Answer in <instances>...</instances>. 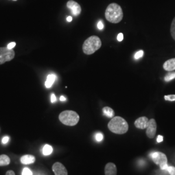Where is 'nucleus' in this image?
I'll return each instance as SVG.
<instances>
[{
  "label": "nucleus",
  "instance_id": "obj_23",
  "mask_svg": "<svg viewBox=\"0 0 175 175\" xmlns=\"http://www.w3.org/2000/svg\"><path fill=\"white\" fill-rule=\"evenodd\" d=\"M143 54H144V52H143V50H140V51H138L137 52H136V54H135V58L136 59H139V58H141L142 57H143Z\"/></svg>",
  "mask_w": 175,
  "mask_h": 175
},
{
  "label": "nucleus",
  "instance_id": "obj_12",
  "mask_svg": "<svg viewBox=\"0 0 175 175\" xmlns=\"http://www.w3.org/2000/svg\"><path fill=\"white\" fill-rule=\"evenodd\" d=\"M36 161L35 156L32 154H26L20 158V162L23 165L32 164Z\"/></svg>",
  "mask_w": 175,
  "mask_h": 175
},
{
  "label": "nucleus",
  "instance_id": "obj_2",
  "mask_svg": "<svg viewBox=\"0 0 175 175\" xmlns=\"http://www.w3.org/2000/svg\"><path fill=\"white\" fill-rule=\"evenodd\" d=\"M108 127L114 134H123L127 132L129 124L124 118L116 116L112 118L108 124Z\"/></svg>",
  "mask_w": 175,
  "mask_h": 175
},
{
  "label": "nucleus",
  "instance_id": "obj_17",
  "mask_svg": "<svg viewBox=\"0 0 175 175\" xmlns=\"http://www.w3.org/2000/svg\"><path fill=\"white\" fill-rule=\"evenodd\" d=\"M53 147L50 145H45L43 147V150H42V153L44 156H49L53 153Z\"/></svg>",
  "mask_w": 175,
  "mask_h": 175
},
{
  "label": "nucleus",
  "instance_id": "obj_22",
  "mask_svg": "<svg viewBox=\"0 0 175 175\" xmlns=\"http://www.w3.org/2000/svg\"><path fill=\"white\" fill-rule=\"evenodd\" d=\"M164 99L168 101H175V95H165Z\"/></svg>",
  "mask_w": 175,
  "mask_h": 175
},
{
  "label": "nucleus",
  "instance_id": "obj_21",
  "mask_svg": "<svg viewBox=\"0 0 175 175\" xmlns=\"http://www.w3.org/2000/svg\"><path fill=\"white\" fill-rule=\"evenodd\" d=\"M22 175H33V172L30 170L29 168L25 167V168H23V169L22 171Z\"/></svg>",
  "mask_w": 175,
  "mask_h": 175
},
{
  "label": "nucleus",
  "instance_id": "obj_29",
  "mask_svg": "<svg viewBox=\"0 0 175 175\" xmlns=\"http://www.w3.org/2000/svg\"><path fill=\"white\" fill-rule=\"evenodd\" d=\"M56 101H57V97H56V96H55V95L54 94V93H52L51 94V102H56Z\"/></svg>",
  "mask_w": 175,
  "mask_h": 175
},
{
  "label": "nucleus",
  "instance_id": "obj_27",
  "mask_svg": "<svg viewBox=\"0 0 175 175\" xmlns=\"http://www.w3.org/2000/svg\"><path fill=\"white\" fill-rule=\"evenodd\" d=\"M97 27H98V29H100V30H102V29L104 28V24H103V23L102 22V21H99V22H98V23H97Z\"/></svg>",
  "mask_w": 175,
  "mask_h": 175
},
{
  "label": "nucleus",
  "instance_id": "obj_11",
  "mask_svg": "<svg viewBox=\"0 0 175 175\" xmlns=\"http://www.w3.org/2000/svg\"><path fill=\"white\" fill-rule=\"evenodd\" d=\"M105 175H117V167L113 163H108L105 168Z\"/></svg>",
  "mask_w": 175,
  "mask_h": 175
},
{
  "label": "nucleus",
  "instance_id": "obj_9",
  "mask_svg": "<svg viewBox=\"0 0 175 175\" xmlns=\"http://www.w3.org/2000/svg\"><path fill=\"white\" fill-rule=\"evenodd\" d=\"M55 175H68V171L65 166L60 162H56L52 166Z\"/></svg>",
  "mask_w": 175,
  "mask_h": 175
},
{
  "label": "nucleus",
  "instance_id": "obj_7",
  "mask_svg": "<svg viewBox=\"0 0 175 175\" xmlns=\"http://www.w3.org/2000/svg\"><path fill=\"white\" fill-rule=\"evenodd\" d=\"M67 7L71 10V13L74 16H77L81 13V5L77 2L74 1V0H70L67 2Z\"/></svg>",
  "mask_w": 175,
  "mask_h": 175
},
{
  "label": "nucleus",
  "instance_id": "obj_30",
  "mask_svg": "<svg viewBox=\"0 0 175 175\" xmlns=\"http://www.w3.org/2000/svg\"><path fill=\"white\" fill-rule=\"evenodd\" d=\"M5 175H16V174H15V173H14L13 171L9 170V171L6 172Z\"/></svg>",
  "mask_w": 175,
  "mask_h": 175
},
{
  "label": "nucleus",
  "instance_id": "obj_26",
  "mask_svg": "<svg viewBox=\"0 0 175 175\" xmlns=\"http://www.w3.org/2000/svg\"><path fill=\"white\" fill-rule=\"evenodd\" d=\"M15 46H16V43H15V42H10V44H9L7 45V47L8 49H9V50H13Z\"/></svg>",
  "mask_w": 175,
  "mask_h": 175
},
{
  "label": "nucleus",
  "instance_id": "obj_8",
  "mask_svg": "<svg viewBox=\"0 0 175 175\" xmlns=\"http://www.w3.org/2000/svg\"><path fill=\"white\" fill-rule=\"evenodd\" d=\"M157 129V125L154 119H151L149 120V125L147 127L146 134L148 137L153 139L154 137Z\"/></svg>",
  "mask_w": 175,
  "mask_h": 175
},
{
  "label": "nucleus",
  "instance_id": "obj_28",
  "mask_svg": "<svg viewBox=\"0 0 175 175\" xmlns=\"http://www.w3.org/2000/svg\"><path fill=\"white\" fill-rule=\"evenodd\" d=\"M117 38V40H118L119 42L123 41V33H119V34H118Z\"/></svg>",
  "mask_w": 175,
  "mask_h": 175
},
{
  "label": "nucleus",
  "instance_id": "obj_34",
  "mask_svg": "<svg viewBox=\"0 0 175 175\" xmlns=\"http://www.w3.org/2000/svg\"><path fill=\"white\" fill-rule=\"evenodd\" d=\"M35 175H45V174L43 173H37L35 174Z\"/></svg>",
  "mask_w": 175,
  "mask_h": 175
},
{
  "label": "nucleus",
  "instance_id": "obj_18",
  "mask_svg": "<svg viewBox=\"0 0 175 175\" xmlns=\"http://www.w3.org/2000/svg\"><path fill=\"white\" fill-rule=\"evenodd\" d=\"M175 78V72L174 71H170L164 77V80L166 82H169Z\"/></svg>",
  "mask_w": 175,
  "mask_h": 175
},
{
  "label": "nucleus",
  "instance_id": "obj_35",
  "mask_svg": "<svg viewBox=\"0 0 175 175\" xmlns=\"http://www.w3.org/2000/svg\"><path fill=\"white\" fill-rule=\"evenodd\" d=\"M14 1H16V0H14Z\"/></svg>",
  "mask_w": 175,
  "mask_h": 175
},
{
  "label": "nucleus",
  "instance_id": "obj_5",
  "mask_svg": "<svg viewBox=\"0 0 175 175\" xmlns=\"http://www.w3.org/2000/svg\"><path fill=\"white\" fill-rule=\"evenodd\" d=\"M151 158L156 164L160 165L161 170L167 169V158L164 153H162L161 152L153 153L151 154Z\"/></svg>",
  "mask_w": 175,
  "mask_h": 175
},
{
  "label": "nucleus",
  "instance_id": "obj_25",
  "mask_svg": "<svg viewBox=\"0 0 175 175\" xmlns=\"http://www.w3.org/2000/svg\"><path fill=\"white\" fill-rule=\"evenodd\" d=\"M9 141V136H5L3 137L2 139V142L3 144H7Z\"/></svg>",
  "mask_w": 175,
  "mask_h": 175
},
{
  "label": "nucleus",
  "instance_id": "obj_3",
  "mask_svg": "<svg viewBox=\"0 0 175 175\" xmlns=\"http://www.w3.org/2000/svg\"><path fill=\"white\" fill-rule=\"evenodd\" d=\"M101 45V40L98 37L92 36L84 41L82 45V51L86 55H92L100 49Z\"/></svg>",
  "mask_w": 175,
  "mask_h": 175
},
{
  "label": "nucleus",
  "instance_id": "obj_13",
  "mask_svg": "<svg viewBox=\"0 0 175 175\" xmlns=\"http://www.w3.org/2000/svg\"><path fill=\"white\" fill-rule=\"evenodd\" d=\"M163 68L167 71H173L175 70V58L167 60L163 65Z\"/></svg>",
  "mask_w": 175,
  "mask_h": 175
},
{
  "label": "nucleus",
  "instance_id": "obj_24",
  "mask_svg": "<svg viewBox=\"0 0 175 175\" xmlns=\"http://www.w3.org/2000/svg\"><path fill=\"white\" fill-rule=\"evenodd\" d=\"M167 171L170 174V175H175V167L173 166H168Z\"/></svg>",
  "mask_w": 175,
  "mask_h": 175
},
{
  "label": "nucleus",
  "instance_id": "obj_1",
  "mask_svg": "<svg viewBox=\"0 0 175 175\" xmlns=\"http://www.w3.org/2000/svg\"><path fill=\"white\" fill-rule=\"evenodd\" d=\"M106 19L110 23H118L122 20L123 13L121 6L116 3H110L105 10Z\"/></svg>",
  "mask_w": 175,
  "mask_h": 175
},
{
  "label": "nucleus",
  "instance_id": "obj_6",
  "mask_svg": "<svg viewBox=\"0 0 175 175\" xmlns=\"http://www.w3.org/2000/svg\"><path fill=\"white\" fill-rule=\"evenodd\" d=\"M15 53L13 50H9L7 47H0V65L6 62L10 61L14 58Z\"/></svg>",
  "mask_w": 175,
  "mask_h": 175
},
{
  "label": "nucleus",
  "instance_id": "obj_31",
  "mask_svg": "<svg viewBox=\"0 0 175 175\" xmlns=\"http://www.w3.org/2000/svg\"><path fill=\"white\" fill-rule=\"evenodd\" d=\"M163 138H164V137H163L162 136L159 135V136H158V137H157V142H158V143H160V142L163 141Z\"/></svg>",
  "mask_w": 175,
  "mask_h": 175
},
{
  "label": "nucleus",
  "instance_id": "obj_33",
  "mask_svg": "<svg viewBox=\"0 0 175 175\" xmlns=\"http://www.w3.org/2000/svg\"><path fill=\"white\" fill-rule=\"evenodd\" d=\"M72 20H73V18H72L71 16H68V17L67 18V21H68V22H71L72 21Z\"/></svg>",
  "mask_w": 175,
  "mask_h": 175
},
{
  "label": "nucleus",
  "instance_id": "obj_10",
  "mask_svg": "<svg viewBox=\"0 0 175 175\" xmlns=\"http://www.w3.org/2000/svg\"><path fill=\"white\" fill-rule=\"evenodd\" d=\"M149 119L147 117H140L137 118L134 122L136 127L139 129H145L148 126Z\"/></svg>",
  "mask_w": 175,
  "mask_h": 175
},
{
  "label": "nucleus",
  "instance_id": "obj_15",
  "mask_svg": "<svg viewBox=\"0 0 175 175\" xmlns=\"http://www.w3.org/2000/svg\"><path fill=\"white\" fill-rule=\"evenodd\" d=\"M10 159L9 157L6 154L0 155V167L7 166L10 164Z\"/></svg>",
  "mask_w": 175,
  "mask_h": 175
},
{
  "label": "nucleus",
  "instance_id": "obj_19",
  "mask_svg": "<svg viewBox=\"0 0 175 175\" xmlns=\"http://www.w3.org/2000/svg\"><path fill=\"white\" fill-rule=\"evenodd\" d=\"M171 34L173 38L175 40V17L173 20L171 25Z\"/></svg>",
  "mask_w": 175,
  "mask_h": 175
},
{
  "label": "nucleus",
  "instance_id": "obj_32",
  "mask_svg": "<svg viewBox=\"0 0 175 175\" xmlns=\"http://www.w3.org/2000/svg\"><path fill=\"white\" fill-rule=\"evenodd\" d=\"M60 101H66V98L64 97V96L62 95V96H60Z\"/></svg>",
  "mask_w": 175,
  "mask_h": 175
},
{
  "label": "nucleus",
  "instance_id": "obj_4",
  "mask_svg": "<svg viewBox=\"0 0 175 175\" xmlns=\"http://www.w3.org/2000/svg\"><path fill=\"white\" fill-rule=\"evenodd\" d=\"M59 120L62 124L67 126H75L79 121L78 114L72 110H65L59 115Z\"/></svg>",
  "mask_w": 175,
  "mask_h": 175
},
{
  "label": "nucleus",
  "instance_id": "obj_14",
  "mask_svg": "<svg viewBox=\"0 0 175 175\" xmlns=\"http://www.w3.org/2000/svg\"><path fill=\"white\" fill-rule=\"evenodd\" d=\"M57 79V76L54 74H50L48 75L47 77V80L45 82V86L47 88H50L52 86L53 83Z\"/></svg>",
  "mask_w": 175,
  "mask_h": 175
},
{
  "label": "nucleus",
  "instance_id": "obj_16",
  "mask_svg": "<svg viewBox=\"0 0 175 175\" xmlns=\"http://www.w3.org/2000/svg\"><path fill=\"white\" fill-rule=\"evenodd\" d=\"M102 112H103V114L106 116L107 117L109 118H113L114 117V111L112 109V108L108 107V106H106L102 108Z\"/></svg>",
  "mask_w": 175,
  "mask_h": 175
},
{
  "label": "nucleus",
  "instance_id": "obj_20",
  "mask_svg": "<svg viewBox=\"0 0 175 175\" xmlns=\"http://www.w3.org/2000/svg\"><path fill=\"white\" fill-rule=\"evenodd\" d=\"M103 134H102V133H101V132H98V133L96 134L95 135V140L98 141V142H100L102 140H103Z\"/></svg>",
  "mask_w": 175,
  "mask_h": 175
}]
</instances>
